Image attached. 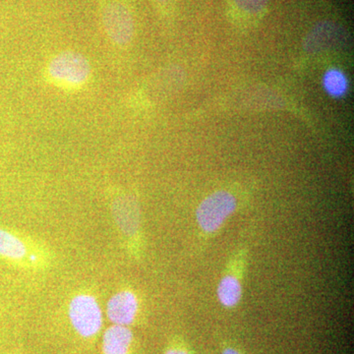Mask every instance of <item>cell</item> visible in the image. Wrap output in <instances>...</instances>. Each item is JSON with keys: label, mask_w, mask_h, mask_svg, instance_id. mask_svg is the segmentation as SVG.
<instances>
[{"label": "cell", "mask_w": 354, "mask_h": 354, "mask_svg": "<svg viewBox=\"0 0 354 354\" xmlns=\"http://www.w3.org/2000/svg\"><path fill=\"white\" fill-rule=\"evenodd\" d=\"M239 206V199L230 190H216L205 197L196 209L200 235L206 239L215 236L236 213Z\"/></svg>", "instance_id": "1"}, {"label": "cell", "mask_w": 354, "mask_h": 354, "mask_svg": "<svg viewBox=\"0 0 354 354\" xmlns=\"http://www.w3.org/2000/svg\"><path fill=\"white\" fill-rule=\"evenodd\" d=\"M92 67L87 58L75 51L55 55L46 68L51 83L65 90H77L88 83Z\"/></svg>", "instance_id": "2"}, {"label": "cell", "mask_w": 354, "mask_h": 354, "mask_svg": "<svg viewBox=\"0 0 354 354\" xmlns=\"http://www.w3.org/2000/svg\"><path fill=\"white\" fill-rule=\"evenodd\" d=\"M248 251L239 248L232 254L225 272L218 281L216 295L225 308L232 309L241 304L243 298V279L245 274Z\"/></svg>", "instance_id": "3"}, {"label": "cell", "mask_w": 354, "mask_h": 354, "mask_svg": "<svg viewBox=\"0 0 354 354\" xmlns=\"http://www.w3.org/2000/svg\"><path fill=\"white\" fill-rule=\"evenodd\" d=\"M69 318L74 329L84 337H94L102 329L101 307L91 295H77L71 300Z\"/></svg>", "instance_id": "4"}, {"label": "cell", "mask_w": 354, "mask_h": 354, "mask_svg": "<svg viewBox=\"0 0 354 354\" xmlns=\"http://www.w3.org/2000/svg\"><path fill=\"white\" fill-rule=\"evenodd\" d=\"M102 22L109 38L118 46H127L134 36V21L129 8L118 0L102 7Z\"/></svg>", "instance_id": "5"}, {"label": "cell", "mask_w": 354, "mask_h": 354, "mask_svg": "<svg viewBox=\"0 0 354 354\" xmlns=\"http://www.w3.org/2000/svg\"><path fill=\"white\" fill-rule=\"evenodd\" d=\"M138 298L132 291H120L109 299L106 314L113 325H131L138 313Z\"/></svg>", "instance_id": "6"}, {"label": "cell", "mask_w": 354, "mask_h": 354, "mask_svg": "<svg viewBox=\"0 0 354 354\" xmlns=\"http://www.w3.org/2000/svg\"><path fill=\"white\" fill-rule=\"evenodd\" d=\"M342 39L344 30L342 27L333 22H321L307 35L304 46L308 53H320L334 48L342 43Z\"/></svg>", "instance_id": "7"}, {"label": "cell", "mask_w": 354, "mask_h": 354, "mask_svg": "<svg viewBox=\"0 0 354 354\" xmlns=\"http://www.w3.org/2000/svg\"><path fill=\"white\" fill-rule=\"evenodd\" d=\"M133 334L125 326L113 325L106 330L102 339L104 354H130Z\"/></svg>", "instance_id": "8"}, {"label": "cell", "mask_w": 354, "mask_h": 354, "mask_svg": "<svg viewBox=\"0 0 354 354\" xmlns=\"http://www.w3.org/2000/svg\"><path fill=\"white\" fill-rule=\"evenodd\" d=\"M323 86L327 94L333 97H342L348 93V80L342 70L332 68L326 71Z\"/></svg>", "instance_id": "9"}, {"label": "cell", "mask_w": 354, "mask_h": 354, "mask_svg": "<svg viewBox=\"0 0 354 354\" xmlns=\"http://www.w3.org/2000/svg\"><path fill=\"white\" fill-rule=\"evenodd\" d=\"M25 254L26 247L20 239L6 230H0V255L11 259H21Z\"/></svg>", "instance_id": "10"}, {"label": "cell", "mask_w": 354, "mask_h": 354, "mask_svg": "<svg viewBox=\"0 0 354 354\" xmlns=\"http://www.w3.org/2000/svg\"><path fill=\"white\" fill-rule=\"evenodd\" d=\"M269 0H234L235 6L241 12L256 15L264 10Z\"/></svg>", "instance_id": "11"}, {"label": "cell", "mask_w": 354, "mask_h": 354, "mask_svg": "<svg viewBox=\"0 0 354 354\" xmlns=\"http://www.w3.org/2000/svg\"><path fill=\"white\" fill-rule=\"evenodd\" d=\"M165 354H191L187 349L181 348V346H174L167 349Z\"/></svg>", "instance_id": "12"}, {"label": "cell", "mask_w": 354, "mask_h": 354, "mask_svg": "<svg viewBox=\"0 0 354 354\" xmlns=\"http://www.w3.org/2000/svg\"><path fill=\"white\" fill-rule=\"evenodd\" d=\"M221 354H243L241 353L239 349L234 348V346H227V348H223Z\"/></svg>", "instance_id": "13"}, {"label": "cell", "mask_w": 354, "mask_h": 354, "mask_svg": "<svg viewBox=\"0 0 354 354\" xmlns=\"http://www.w3.org/2000/svg\"><path fill=\"white\" fill-rule=\"evenodd\" d=\"M156 1H157L160 6H167V4L169 3L171 0H156Z\"/></svg>", "instance_id": "14"}, {"label": "cell", "mask_w": 354, "mask_h": 354, "mask_svg": "<svg viewBox=\"0 0 354 354\" xmlns=\"http://www.w3.org/2000/svg\"><path fill=\"white\" fill-rule=\"evenodd\" d=\"M31 259L32 260H36V256H31Z\"/></svg>", "instance_id": "15"}]
</instances>
